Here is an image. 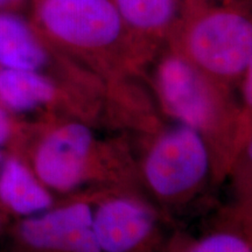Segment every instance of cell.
Instances as JSON below:
<instances>
[{
  "label": "cell",
  "mask_w": 252,
  "mask_h": 252,
  "mask_svg": "<svg viewBox=\"0 0 252 252\" xmlns=\"http://www.w3.org/2000/svg\"><path fill=\"white\" fill-rule=\"evenodd\" d=\"M33 21L52 43L106 71L132 69L153 47L132 33L112 0H33Z\"/></svg>",
  "instance_id": "6da1fadb"
},
{
  "label": "cell",
  "mask_w": 252,
  "mask_h": 252,
  "mask_svg": "<svg viewBox=\"0 0 252 252\" xmlns=\"http://www.w3.org/2000/svg\"><path fill=\"white\" fill-rule=\"evenodd\" d=\"M154 88L163 110L178 124L200 132L213 151L220 141L230 168L241 135V106L232 100L230 88L207 76L171 47L158 62Z\"/></svg>",
  "instance_id": "7a4b0ae2"
},
{
  "label": "cell",
  "mask_w": 252,
  "mask_h": 252,
  "mask_svg": "<svg viewBox=\"0 0 252 252\" xmlns=\"http://www.w3.org/2000/svg\"><path fill=\"white\" fill-rule=\"evenodd\" d=\"M168 45L226 88L241 82L252 60V15L236 4L182 0Z\"/></svg>",
  "instance_id": "3957f363"
},
{
  "label": "cell",
  "mask_w": 252,
  "mask_h": 252,
  "mask_svg": "<svg viewBox=\"0 0 252 252\" xmlns=\"http://www.w3.org/2000/svg\"><path fill=\"white\" fill-rule=\"evenodd\" d=\"M215 154L200 132L176 123L158 134L143 160V178L154 196L180 202L202 187Z\"/></svg>",
  "instance_id": "277c9868"
},
{
  "label": "cell",
  "mask_w": 252,
  "mask_h": 252,
  "mask_svg": "<svg viewBox=\"0 0 252 252\" xmlns=\"http://www.w3.org/2000/svg\"><path fill=\"white\" fill-rule=\"evenodd\" d=\"M18 236V252H102L94 232V210L86 202L28 217Z\"/></svg>",
  "instance_id": "5b68a950"
},
{
  "label": "cell",
  "mask_w": 252,
  "mask_h": 252,
  "mask_svg": "<svg viewBox=\"0 0 252 252\" xmlns=\"http://www.w3.org/2000/svg\"><path fill=\"white\" fill-rule=\"evenodd\" d=\"M96 147L94 132L81 123L56 127L41 141L34 158L39 180L47 188L69 191L87 178Z\"/></svg>",
  "instance_id": "8992f818"
},
{
  "label": "cell",
  "mask_w": 252,
  "mask_h": 252,
  "mask_svg": "<svg viewBox=\"0 0 252 252\" xmlns=\"http://www.w3.org/2000/svg\"><path fill=\"white\" fill-rule=\"evenodd\" d=\"M153 210L127 195L104 200L94 210V232L102 252H135L152 237Z\"/></svg>",
  "instance_id": "52a82bcc"
},
{
  "label": "cell",
  "mask_w": 252,
  "mask_h": 252,
  "mask_svg": "<svg viewBox=\"0 0 252 252\" xmlns=\"http://www.w3.org/2000/svg\"><path fill=\"white\" fill-rule=\"evenodd\" d=\"M46 41L33 20L0 11V68L42 72L50 62Z\"/></svg>",
  "instance_id": "ba28073f"
},
{
  "label": "cell",
  "mask_w": 252,
  "mask_h": 252,
  "mask_svg": "<svg viewBox=\"0 0 252 252\" xmlns=\"http://www.w3.org/2000/svg\"><path fill=\"white\" fill-rule=\"evenodd\" d=\"M132 33L153 48L168 41L181 14L182 0H112Z\"/></svg>",
  "instance_id": "9c48e42d"
},
{
  "label": "cell",
  "mask_w": 252,
  "mask_h": 252,
  "mask_svg": "<svg viewBox=\"0 0 252 252\" xmlns=\"http://www.w3.org/2000/svg\"><path fill=\"white\" fill-rule=\"evenodd\" d=\"M0 200L20 215L33 216L48 210L53 197L46 186L18 160H7L0 172Z\"/></svg>",
  "instance_id": "30bf717a"
},
{
  "label": "cell",
  "mask_w": 252,
  "mask_h": 252,
  "mask_svg": "<svg viewBox=\"0 0 252 252\" xmlns=\"http://www.w3.org/2000/svg\"><path fill=\"white\" fill-rule=\"evenodd\" d=\"M59 88L39 71L0 68V102L14 111H32L53 103Z\"/></svg>",
  "instance_id": "8fae6325"
},
{
  "label": "cell",
  "mask_w": 252,
  "mask_h": 252,
  "mask_svg": "<svg viewBox=\"0 0 252 252\" xmlns=\"http://www.w3.org/2000/svg\"><path fill=\"white\" fill-rule=\"evenodd\" d=\"M185 252H252V235L220 230L198 239Z\"/></svg>",
  "instance_id": "7c38bea8"
},
{
  "label": "cell",
  "mask_w": 252,
  "mask_h": 252,
  "mask_svg": "<svg viewBox=\"0 0 252 252\" xmlns=\"http://www.w3.org/2000/svg\"><path fill=\"white\" fill-rule=\"evenodd\" d=\"M230 169L235 173L242 202H244L252 197V127L242 141Z\"/></svg>",
  "instance_id": "4fadbf2b"
},
{
  "label": "cell",
  "mask_w": 252,
  "mask_h": 252,
  "mask_svg": "<svg viewBox=\"0 0 252 252\" xmlns=\"http://www.w3.org/2000/svg\"><path fill=\"white\" fill-rule=\"evenodd\" d=\"M239 84H241L242 104L239 105L241 106V135H239L238 149L245 135L252 127V60Z\"/></svg>",
  "instance_id": "5bb4252c"
},
{
  "label": "cell",
  "mask_w": 252,
  "mask_h": 252,
  "mask_svg": "<svg viewBox=\"0 0 252 252\" xmlns=\"http://www.w3.org/2000/svg\"><path fill=\"white\" fill-rule=\"evenodd\" d=\"M9 132H11V125H9L8 116L5 110L0 106V145L8 139Z\"/></svg>",
  "instance_id": "9a60e30c"
},
{
  "label": "cell",
  "mask_w": 252,
  "mask_h": 252,
  "mask_svg": "<svg viewBox=\"0 0 252 252\" xmlns=\"http://www.w3.org/2000/svg\"><path fill=\"white\" fill-rule=\"evenodd\" d=\"M242 220H244L245 229L252 235V197L242 202Z\"/></svg>",
  "instance_id": "2e32d148"
},
{
  "label": "cell",
  "mask_w": 252,
  "mask_h": 252,
  "mask_svg": "<svg viewBox=\"0 0 252 252\" xmlns=\"http://www.w3.org/2000/svg\"><path fill=\"white\" fill-rule=\"evenodd\" d=\"M26 0H0V11L15 12Z\"/></svg>",
  "instance_id": "e0dca14e"
},
{
  "label": "cell",
  "mask_w": 252,
  "mask_h": 252,
  "mask_svg": "<svg viewBox=\"0 0 252 252\" xmlns=\"http://www.w3.org/2000/svg\"><path fill=\"white\" fill-rule=\"evenodd\" d=\"M0 160H1V154H0Z\"/></svg>",
  "instance_id": "ac0fdd59"
}]
</instances>
